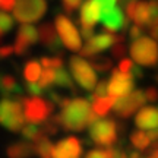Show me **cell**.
<instances>
[{
    "instance_id": "cell-52",
    "label": "cell",
    "mask_w": 158,
    "mask_h": 158,
    "mask_svg": "<svg viewBox=\"0 0 158 158\" xmlns=\"http://www.w3.org/2000/svg\"><path fill=\"white\" fill-rule=\"evenodd\" d=\"M157 81H158V75H157Z\"/></svg>"
},
{
    "instance_id": "cell-13",
    "label": "cell",
    "mask_w": 158,
    "mask_h": 158,
    "mask_svg": "<svg viewBox=\"0 0 158 158\" xmlns=\"http://www.w3.org/2000/svg\"><path fill=\"white\" fill-rule=\"evenodd\" d=\"M114 38H116V35H114L113 32H108V31H104V32H101L100 35H94V37L88 40L86 44L79 50V54L82 57L91 59L92 56H95L98 51L110 48L114 43Z\"/></svg>"
},
{
    "instance_id": "cell-47",
    "label": "cell",
    "mask_w": 158,
    "mask_h": 158,
    "mask_svg": "<svg viewBox=\"0 0 158 158\" xmlns=\"http://www.w3.org/2000/svg\"><path fill=\"white\" fill-rule=\"evenodd\" d=\"M148 136H149V139H151V142H155L158 141V127H155V129H151L148 130Z\"/></svg>"
},
{
    "instance_id": "cell-8",
    "label": "cell",
    "mask_w": 158,
    "mask_h": 158,
    "mask_svg": "<svg viewBox=\"0 0 158 158\" xmlns=\"http://www.w3.org/2000/svg\"><path fill=\"white\" fill-rule=\"evenodd\" d=\"M56 29L60 40H62L63 45H66L69 50L79 51L82 48L81 34L76 29L75 23L66 15H57L56 16Z\"/></svg>"
},
{
    "instance_id": "cell-44",
    "label": "cell",
    "mask_w": 158,
    "mask_h": 158,
    "mask_svg": "<svg viewBox=\"0 0 158 158\" xmlns=\"http://www.w3.org/2000/svg\"><path fill=\"white\" fill-rule=\"evenodd\" d=\"M81 37H84L86 41L94 37V27H81Z\"/></svg>"
},
{
    "instance_id": "cell-16",
    "label": "cell",
    "mask_w": 158,
    "mask_h": 158,
    "mask_svg": "<svg viewBox=\"0 0 158 158\" xmlns=\"http://www.w3.org/2000/svg\"><path fill=\"white\" fill-rule=\"evenodd\" d=\"M38 38L41 41V44L47 47L51 53L56 54H62L63 50V43L62 40L57 35V29L53 27L51 22H44L38 28Z\"/></svg>"
},
{
    "instance_id": "cell-38",
    "label": "cell",
    "mask_w": 158,
    "mask_h": 158,
    "mask_svg": "<svg viewBox=\"0 0 158 158\" xmlns=\"http://www.w3.org/2000/svg\"><path fill=\"white\" fill-rule=\"evenodd\" d=\"M133 68V62L130 60V59H120V62H118V70L120 72H123V73H130V70Z\"/></svg>"
},
{
    "instance_id": "cell-18",
    "label": "cell",
    "mask_w": 158,
    "mask_h": 158,
    "mask_svg": "<svg viewBox=\"0 0 158 158\" xmlns=\"http://www.w3.org/2000/svg\"><path fill=\"white\" fill-rule=\"evenodd\" d=\"M135 124L141 130H151L158 127V108L152 106L142 107L136 114Z\"/></svg>"
},
{
    "instance_id": "cell-51",
    "label": "cell",
    "mask_w": 158,
    "mask_h": 158,
    "mask_svg": "<svg viewBox=\"0 0 158 158\" xmlns=\"http://www.w3.org/2000/svg\"><path fill=\"white\" fill-rule=\"evenodd\" d=\"M3 35H5V34H3V32L0 31V41H2V38H3Z\"/></svg>"
},
{
    "instance_id": "cell-4",
    "label": "cell",
    "mask_w": 158,
    "mask_h": 158,
    "mask_svg": "<svg viewBox=\"0 0 158 158\" xmlns=\"http://www.w3.org/2000/svg\"><path fill=\"white\" fill-rule=\"evenodd\" d=\"M89 138L91 142H94L98 147H113L118 138L117 122H114L111 118L98 117L94 123L89 124Z\"/></svg>"
},
{
    "instance_id": "cell-29",
    "label": "cell",
    "mask_w": 158,
    "mask_h": 158,
    "mask_svg": "<svg viewBox=\"0 0 158 158\" xmlns=\"http://www.w3.org/2000/svg\"><path fill=\"white\" fill-rule=\"evenodd\" d=\"M40 82L38 85L41 88H44V89H48L51 85L54 84V69L51 68H45L43 72H41V76L38 79Z\"/></svg>"
},
{
    "instance_id": "cell-30",
    "label": "cell",
    "mask_w": 158,
    "mask_h": 158,
    "mask_svg": "<svg viewBox=\"0 0 158 158\" xmlns=\"http://www.w3.org/2000/svg\"><path fill=\"white\" fill-rule=\"evenodd\" d=\"M15 18H12L6 10H0V31L3 34H7L10 29H13Z\"/></svg>"
},
{
    "instance_id": "cell-33",
    "label": "cell",
    "mask_w": 158,
    "mask_h": 158,
    "mask_svg": "<svg viewBox=\"0 0 158 158\" xmlns=\"http://www.w3.org/2000/svg\"><path fill=\"white\" fill-rule=\"evenodd\" d=\"M82 2H84V0H62L64 13H66V15H73V12L81 7Z\"/></svg>"
},
{
    "instance_id": "cell-12",
    "label": "cell",
    "mask_w": 158,
    "mask_h": 158,
    "mask_svg": "<svg viewBox=\"0 0 158 158\" xmlns=\"http://www.w3.org/2000/svg\"><path fill=\"white\" fill-rule=\"evenodd\" d=\"M104 25V29L108 32H117L120 29L127 31L130 25V21L126 18V15L123 13V10L114 6L108 10L101 12V19H100Z\"/></svg>"
},
{
    "instance_id": "cell-36",
    "label": "cell",
    "mask_w": 158,
    "mask_h": 158,
    "mask_svg": "<svg viewBox=\"0 0 158 158\" xmlns=\"http://www.w3.org/2000/svg\"><path fill=\"white\" fill-rule=\"evenodd\" d=\"M94 94H95L97 97H107L108 95V81L107 79H102V81H100V84L95 85Z\"/></svg>"
},
{
    "instance_id": "cell-31",
    "label": "cell",
    "mask_w": 158,
    "mask_h": 158,
    "mask_svg": "<svg viewBox=\"0 0 158 158\" xmlns=\"http://www.w3.org/2000/svg\"><path fill=\"white\" fill-rule=\"evenodd\" d=\"M41 66H44V68H51V69H59V68H63V57L62 54H57L54 57H41Z\"/></svg>"
},
{
    "instance_id": "cell-28",
    "label": "cell",
    "mask_w": 158,
    "mask_h": 158,
    "mask_svg": "<svg viewBox=\"0 0 158 158\" xmlns=\"http://www.w3.org/2000/svg\"><path fill=\"white\" fill-rule=\"evenodd\" d=\"M126 38H124L123 34L120 35H116V38H114V43H113V48H111V56L114 59H123L126 56V53H127V48H126Z\"/></svg>"
},
{
    "instance_id": "cell-50",
    "label": "cell",
    "mask_w": 158,
    "mask_h": 158,
    "mask_svg": "<svg viewBox=\"0 0 158 158\" xmlns=\"http://www.w3.org/2000/svg\"><path fill=\"white\" fill-rule=\"evenodd\" d=\"M122 2V5H124V3H129V2H135V0H120Z\"/></svg>"
},
{
    "instance_id": "cell-22",
    "label": "cell",
    "mask_w": 158,
    "mask_h": 158,
    "mask_svg": "<svg viewBox=\"0 0 158 158\" xmlns=\"http://www.w3.org/2000/svg\"><path fill=\"white\" fill-rule=\"evenodd\" d=\"M35 145V154L38 155L40 158H51V152H53V142L48 139L47 135L40 136L38 139L34 142Z\"/></svg>"
},
{
    "instance_id": "cell-15",
    "label": "cell",
    "mask_w": 158,
    "mask_h": 158,
    "mask_svg": "<svg viewBox=\"0 0 158 158\" xmlns=\"http://www.w3.org/2000/svg\"><path fill=\"white\" fill-rule=\"evenodd\" d=\"M82 155V142L75 136L62 139L54 145L51 158H81Z\"/></svg>"
},
{
    "instance_id": "cell-35",
    "label": "cell",
    "mask_w": 158,
    "mask_h": 158,
    "mask_svg": "<svg viewBox=\"0 0 158 158\" xmlns=\"http://www.w3.org/2000/svg\"><path fill=\"white\" fill-rule=\"evenodd\" d=\"M41 129H43V132H44L47 136H54L57 132H59L60 127H59V124L54 123V122L51 120V117H50L48 120H45L44 123H43V127H41Z\"/></svg>"
},
{
    "instance_id": "cell-7",
    "label": "cell",
    "mask_w": 158,
    "mask_h": 158,
    "mask_svg": "<svg viewBox=\"0 0 158 158\" xmlns=\"http://www.w3.org/2000/svg\"><path fill=\"white\" fill-rule=\"evenodd\" d=\"M70 72L73 79L79 84V86L85 91H92L97 85V75L94 68L82 59V56H72L69 60Z\"/></svg>"
},
{
    "instance_id": "cell-27",
    "label": "cell",
    "mask_w": 158,
    "mask_h": 158,
    "mask_svg": "<svg viewBox=\"0 0 158 158\" xmlns=\"http://www.w3.org/2000/svg\"><path fill=\"white\" fill-rule=\"evenodd\" d=\"M21 133H22V138L25 141H29V142H35L38 139L40 136L45 135L43 129L38 127L35 123H28V124H23L22 129H21Z\"/></svg>"
},
{
    "instance_id": "cell-3",
    "label": "cell",
    "mask_w": 158,
    "mask_h": 158,
    "mask_svg": "<svg viewBox=\"0 0 158 158\" xmlns=\"http://www.w3.org/2000/svg\"><path fill=\"white\" fill-rule=\"evenodd\" d=\"M129 53L132 59L141 66L152 68L158 63V44L151 37L142 35L130 43Z\"/></svg>"
},
{
    "instance_id": "cell-20",
    "label": "cell",
    "mask_w": 158,
    "mask_h": 158,
    "mask_svg": "<svg viewBox=\"0 0 158 158\" xmlns=\"http://www.w3.org/2000/svg\"><path fill=\"white\" fill-rule=\"evenodd\" d=\"M6 154L9 158H31L35 154V145L29 141L13 142L7 147Z\"/></svg>"
},
{
    "instance_id": "cell-1",
    "label": "cell",
    "mask_w": 158,
    "mask_h": 158,
    "mask_svg": "<svg viewBox=\"0 0 158 158\" xmlns=\"http://www.w3.org/2000/svg\"><path fill=\"white\" fill-rule=\"evenodd\" d=\"M89 101L85 98H75L62 108L59 113L62 120V129L70 130V132H82L89 126V116H91Z\"/></svg>"
},
{
    "instance_id": "cell-25",
    "label": "cell",
    "mask_w": 158,
    "mask_h": 158,
    "mask_svg": "<svg viewBox=\"0 0 158 158\" xmlns=\"http://www.w3.org/2000/svg\"><path fill=\"white\" fill-rule=\"evenodd\" d=\"M130 142H132V145H133L136 149H139V151H147L148 148H149V145H151L149 136H148L145 132H142V130L132 132V133H130Z\"/></svg>"
},
{
    "instance_id": "cell-17",
    "label": "cell",
    "mask_w": 158,
    "mask_h": 158,
    "mask_svg": "<svg viewBox=\"0 0 158 158\" xmlns=\"http://www.w3.org/2000/svg\"><path fill=\"white\" fill-rule=\"evenodd\" d=\"M101 19V7L97 0H85L81 6V16L79 23L81 27H94Z\"/></svg>"
},
{
    "instance_id": "cell-23",
    "label": "cell",
    "mask_w": 158,
    "mask_h": 158,
    "mask_svg": "<svg viewBox=\"0 0 158 158\" xmlns=\"http://www.w3.org/2000/svg\"><path fill=\"white\" fill-rule=\"evenodd\" d=\"M41 76V63L40 60H29L23 66V79L25 82H37Z\"/></svg>"
},
{
    "instance_id": "cell-5",
    "label": "cell",
    "mask_w": 158,
    "mask_h": 158,
    "mask_svg": "<svg viewBox=\"0 0 158 158\" xmlns=\"http://www.w3.org/2000/svg\"><path fill=\"white\" fill-rule=\"evenodd\" d=\"M25 123L21 100L2 98L0 100V124L10 132H18Z\"/></svg>"
},
{
    "instance_id": "cell-10",
    "label": "cell",
    "mask_w": 158,
    "mask_h": 158,
    "mask_svg": "<svg viewBox=\"0 0 158 158\" xmlns=\"http://www.w3.org/2000/svg\"><path fill=\"white\" fill-rule=\"evenodd\" d=\"M135 86V78L130 73H123L118 69L111 70V78L108 81V95L117 100L120 97L127 95Z\"/></svg>"
},
{
    "instance_id": "cell-46",
    "label": "cell",
    "mask_w": 158,
    "mask_h": 158,
    "mask_svg": "<svg viewBox=\"0 0 158 158\" xmlns=\"http://www.w3.org/2000/svg\"><path fill=\"white\" fill-rule=\"evenodd\" d=\"M130 75L136 79H141L142 76H143V70H142V68H139L138 64H133V68L130 70Z\"/></svg>"
},
{
    "instance_id": "cell-40",
    "label": "cell",
    "mask_w": 158,
    "mask_h": 158,
    "mask_svg": "<svg viewBox=\"0 0 158 158\" xmlns=\"http://www.w3.org/2000/svg\"><path fill=\"white\" fill-rule=\"evenodd\" d=\"M143 92H145V97H147V101H149V102L158 101V89L155 86H148Z\"/></svg>"
},
{
    "instance_id": "cell-48",
    "label": "cell",
    "mask_w": 158,
    "mask_h": 158,
    "mask_svg": "<svg viewBox=\"0 0 158 158\" xmlns=\"http://www.w3.org/2000/svg\"><path fill=\"white\" fill-rule=\"evenodd\" d=\"M149 32H151V37L158 41V22L154 23L152 27H149Z\"/></svg>"
},
{
    "instance_id": "cell-32",
    "label": "cell",
    "mask_w": 158,
    "mask_h": 158,
    "mask_svg": "<svg viewBox=\"0 0 158 158\" xmlns=\"http://www.w3.org/2000/svg\"><path fill=\"white\" fill-rule=\"evenodd\" d=\"M148 5H149V21H148V28H149L158 22V0H149Z\"/></svg>"
},
{
    "instance_id": "cell-11",
    "label": "cell",
    "mask_w": 158,
    "mask_h": 158,
    "mask_svg": "<svg viewBox=\"0 0 158 158\" xmlns=\"http://www.w3.org/2000/svg\"><path fill=\"white\" fill-rule=\"evenodd\" d=\"M38 41V28H35L31 23H22L18 28L16 43L13 45L15 54L25 56L29 51V47Z\"/></svg>"
},
{
    "instance_id": "cell-45",
    "label": "cell",
    "mask_w": 158,
    "mask_h": 158,
    "mask_svg": "<svg viewBox=\"0 0 158 158\" xmlns=\"http://www.w3.org/2000/svg\"><path fill=\"white\" fill-rule=\"evenodd\" d=\"M15 0H0V9L2 10H13V7H15Z\"/></svg>"
},
{
    "instance_id": "cell-24",
    "label": "cell",
    "mask_w": 158,
    "mask_h": 158,
    "mask_svg": "<svg viewBox=\"0 0 158 158\" xmlns=\"http://www.w3.org/2000/svg\"><path fill=\"white\" fill-rule=\"evenodd\" d=\"M54 85L59 86V88H68L70 91H75L73 79L63 68L56 69V72H54Z\"/></svg>"
},
{
    "instance_id": "cell-49",
    "label": "cell",
    "mask_w": 158,
    "mask_h": 158,
    "mask_svg": "<svg viewBox=\"0 0 158 158\" xmlns=\"http://www.w3.org/2000/svg\"><path fill=\"white\" fill-rule=\"evenodd\" d=\"M149 149V152H148L147 157L143 158H158V147L157 148H148Z\"/></svg>"
},
{
    "instance_id": "cell-41",
    "label": "cell",
    "mask_w": 158,
    "mask_h": 158,
    "mask_svg": "<svg viewBox=\"0 0 158 158\" xmlns=\"http://www.w3.org/2000/svg\"><path fill=\"white\" fill-rule=\"evenodd\" d=\"M129 38L130 41H133V40L139 38V37H142L143 35V29H142V27H139V25H133V27H129Z\"/></svg>"
},
{
    "instance_id": "cell-42",
    "label": "cell",
    "mask_w": 158,
    "mask_h": 158,
    "mask_svg": "<svg viewBox=\"0 0 158 158\" xmlns=\"http://www.w3.org/2000/svg\"><path fill=\"white\" fill-rule=\"evenodd\" d=\"M13 53H15L13 45H0V60L9 57L10 54H13Z\"/></svg>"
},
{
    "instance_id": "cell-6",
    "label": "cell",
    "mask_w": 158,
    "mask_h": 158,
    "mask_svg": "<svg viewBox=\"0 0 158 158\" xmlns=\"http://www.w3.org/2000/svg\"><path fill=\"white\" fill-rule=\"evenodd\" d=\"M47 12L45 0H16L13 7V18L21 23H34Z\"/></svg>"
},
{
    "instance_id": "cell-21",
    "label": "cell",
    "mask_w": 158,
    "mask_h": 158,
    "mask_svg": "<svg viewBox=\"0 0 158 158\" xmlns=\"http://www.w3.org/2000/svg\"><path fill=\"white\" fill-rule=\"evenodd\" d=\"M114 98L111 97H98L97 100L92 101V111L98 117H106L110 111V108L114 106Z\"/></svg>"
},
{
    "instance_id": "cell-39",
    "label": "cell",
    "mask_w": 158,
    "mask_h": 158,
    "mask_svg": "<svg viewBox=\"0 0 158 158\" xmlns=\"http://www.w3.org/2000/svg\"><path fill=\"white\" fill-rule=\"evenodd\" d=\"M123 143L120 147H110V158H129L126 151H123Z\"/></svg>"
},
{
    "instance_id": "cell-34",
    "label": "cell",
    "mask_w": 158,
    "mask_h": 158,
    "mask_svg": "<svg viewBox=\"0 0 158 158\" xmlns=\"http://www.w3.org/2000/svg\"><path fill=\"white\" fill-rule=\"evenodd\" d=\"M25 91H27L31 97H41L43 94H45L44 88H41V86L37 85L35 82H25Z\"/></svg>"
},
{
    "instance_id": "cell-14",
    "label": "cell",
    "mask_w": 158,
    "mask_h": 158,
    "mask_svg": "<svg viewBox=\"0 0 158 158\" xmlns=\"http://www.w3.org/2000/svg\"><path fill=\"white\" fill-rule=\"evenodd\" d=\"M123 6L124 15L129 21L135 22L139 27H148V21H149V5H148V2L135 0V2L124 3Z\"/></svg>"
},
{
    "instance_id": "cell-9",
    "label": "cell",
    "mask_w": 158,
    "mask_h": 158,
    "mask_svg": "<svg viewBox=\"0 0 158 158\" xmlns=\"http://www.w3.org/2000/svg\"><path fill=\"white\" fill-rule=\"evenodd\" d=\"M147 102L145 92L142 89H135L129 92L127 95H123L117 98L114 101V113L120 118H127L135 113L138 108L143 107V104Z\"/></svg>"
},
{
    "instance_id": "cell-26",
    "label": "cell",
    "mask_w": 158,
    "mask_h": 158,
    "mask_svg": "<svg viewBox=\"0 0 158 158\" xmlns=\"http://www.w3.org/2000/svg\"><path fill=\"white\" fill-rule=\"evenodd\" d=\"M89 64L94 68V70L97 72H100V73H106L108 72L110 69H113V62H111V59H107V57H102V56H92L88 60Z\"/></svg>"
},
{
    "instance_id": "cell-43",
    "label": "cell",
    "mask_w": 158,
    "mask_h": 158,
    "mask_svg": "<svg viewBox=\"0 0 158 158\" xmlns=\"http://www.w3.org/2000/svg\"><path fill=\"white\" fill-rule=\"evenodd\" d=\"M116 2H117V0H97V3H98L100 7H101V12L108 10V9L114 7V6H116Z\"/></svg>"
},
{
    "instance_id": "cell-19",
    "label": "cell",
    "mask_w": 158,
    "mask_h": 158,
    "mask_svg": "<svg viewBox=\"0 0 158 158\" xmlns=\"http://www.w3.org/2000/svg\"><path fill=\"white\" fill-rule=\"evenodd\" d=\"M0 95L2 98H13V100H21L23 97L21 85L12 75H3L0 78Z\"/></svg>"
},
{
    "instance_id": "cell-2",
    "label": "cell",
    "mask_w": 158,
    "mask_h": 158,
    "mask_svg": "<svg viewBox=\"0 0 158 158\" xmlns=\"http://www.w3.org/2000/svg\"><path fill=\"white\" fill-rule=\"evenodd\" d=\"M25 120L29 123H44L54 111V102L43 97H22L21 98Z\"/></svg>"
},
{
    "instance_id": "cell-37",
    "label": "cell",
    "mask_w": 158,
    "mask_h": 158,
    "mask_svg": "<svg viewBox=\"0 0 158 158\" xmlns=\"http://www.w3.org/2000/svg\"><path fill=\"white\" fill-rule=\"evenodd\" d=\"M85 158H110V149H91Z\"/></svg>"
}]
</instances>
